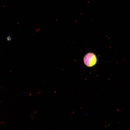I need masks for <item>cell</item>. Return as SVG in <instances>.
Returning <instances> with one entry per match:
<instances>
[{
  "label": "cell",
  "mask_w": 130,
  "mask_h": 130,
  "mask_svg": "<svg viewBox=\"0 0 130 130\" xmlns=\"http://www.w3.org/2000/svg\"><path fill=\"white\" fill-rule=\"evenodd\" d=\"M84 64L86 66L91 67L96 64L97 61V58L94 53H89L84 56Z\"/></svg>",
  "instance_id": "6da1fadb"
},
{
  "label": "cell",
  "mask_w": 130,
  "mask_h": 130,
  "mask_svg": "<svg viewBox=\"0 0 130 130\" xmlns=\"http://www.w3.org/2000/svg\"><path fill=\"white\" fill-rule=\"evenodd\" d=\"M6 39L7 41H10L11 40L12 38L10 36H8L7 37Z\"/></svg>",
  "instance_id": "7a4b0ae2"
}]
</instances>
